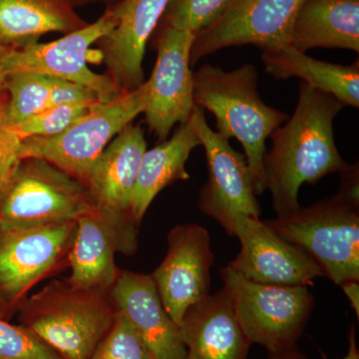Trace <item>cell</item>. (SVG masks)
<instances>
[{"label":"cell","mask_w":359,"mask_h":359,"mask_svg":"<svg viewBox=\"0 0 359 359\" xmlns=\"http://www.w3.org/2000/svg\"><path fill=\"white\" fill-rule=\"evenodd\" d=\"M344 107L330 94L299 83L294 114L271 134L273 146L264 158L266 190L278 218L301 209L299 192L304 184L314 185L351 167L334 141V119Z\"/></svg>","instance_id":"obj_1"},{"label":"cell","mask_w":359,"mask_h":359,"mask_svg":"<svg viewBox=\"0 0 359 359\" xmlns=\"http://www.w3.org/2000/svg\"><path fill=\"white\" fill-rule=\"evenodd\" d=\"M257 78L256 67L250 63L231 71L204 65L193 73V98L196 106L215 116L217 133L240 142L255 193L259 196L266 191L264 173L266 139L289 116L262 100Z\"/></svg>","instance_id":"obj_2"},{"label":"cell","mask_w":359,"mask_h":359,"mask_svg":"<svg viewBox=\"0 0 359 359\" xmlns=\"http://www.w3.org/2000/svg\"><path fill=\"white\" fill-rule=\"evenodd\" d=\"M116 313L110 290L52 282L25 302L22 327L62 359H90Z\"/></svg>","instance_id":"obj_3"},{"label":"cell","mask_w":359,"mask_h":359,"mask_svg":"<svg viewBox=\"0 0 359 359\" xmlns=\"http://www.w3.org/2000/svg\"><path fill=\"white\" fill-rule=\"evenodd\" d=\"M150 101V84L124 92L109 102L94 104L89 112L62 133L29 137L21 141L20 157L39 158L63 170L86 186L96 160L113 139L137 116L145 112Z\"/></svg>","instance_id":"obj_4"},{"label":"cell","mask_w":359,"mask_h":359,"mask_svg":"<svg viewBox=\"0 0 359 359\" xmlns=\"http://www.w3.org/2000/svg\"><path fill=\"white\" fill-rule=\"evenodd\" d=\"M96 205L79 180L47 161L25 158L0 190V231L76 222Z\"/></svg>","instance_id":"obj_5"},{"label":"cell","mask_w":359,"mask_h":359,"mask_svg":"<svg viewBox=\"0 0 359 359\" xmlns=\"http://www.w3.org/2000/svg\"><path fill=\"white\" fill-rule=\"evenodd\" d=\"M221 276L250 344L271 354L294 348L314 308L308 287L252 282L231 266L222 269Z\"/></svg>","instance_id":"obj_6"},{"label":"cell","mask_w":359,"mask_h":359,"mask_svg":"<svg viewBox=\"0 0 359 359\" xmlns=\"http://www.w3.org/2000/svg\"><path fill=\"white\" fill-rule=\"evenodd\" d=\"M266 223L313 257L337 285L359 282V210L337 194Z\"/></svg>","instance_id":"obj_7"},{"label":"cell","mask_w":359,"mask_h":359,"mask_svg":"<svg viewBox=\"0 0 359 359\" xmlns=\"http://www.w3.org/2000/svg\"><path fill=\"white\" fill-rule=\"evenodd\" d=\"M117 25L112 7L92 25L67 33L49 43H33L22 48H9L7 73L32 72L60 78L87 87L101 102H109L124 91L107 75L97 74L87 59L91 45L109 34Z\"/></svg>","instance_id":"obj_8"},{"label":"cell","mask_w":359,"mask_h":359,"mask_svg":"<svg viewBox=\"0 0 359 359\" xmlns=\"http://www.w3.org/2000/svg\"><path fill=\"white\" fill-rule=\"evenodd\" d=\"M192 116L209 172V179L200 190L201 211L233 236L238 215L259 219L262 214L247 158L231 147L230 139L211 129L204 110L196 106Z\"/></svg>","instance_id":"obj_9"},{"label":"cell","mask_w":359,"mask_h":359,"mask_svg":"<svg viewBox=\"0 0 359 359\" xmlns=\"http://www.w3.org/2000/svg\"><path fill=\"white\" fill-rule=\"evenodd\" d=\"M306 0H233L217 20L196 33L191 65L222 49L252 44L261 50L290 45L292 26Z\"/></svg>","instance_id":"obj_10"},{"label":"cell","mask_w":359,"mask_h":359,"mask_svg":"<svg viewBox=\"0 0 359 359\" xmlns=\"http://www.w3.org/2000/svg\"><path fill=\"white\" fill-rule=\"evenodd\" d=\"M138 226L130 215L98 205L80 217L67 257L68 282L83 289H112L121 273L116 266V252L130 256L136 252Z\"/></svg>","instance_id":"obj_11"},{"label":"cell","mask_w":359,"mask_h":359,"mask_svg":"<svg viewBox=\"0 0 359 359\" xmlns=\"http://www.w3.org/2000/svg\"><path fill=\"white\" fill-rule=\"evenodd\" d=\"M212 264L207 229L194 223L172 229L166 257L151 276L163 306L178 327L189 309L210 294Z\"/></svg>","instance_id":"obj_12"},{"label":"cell","mask_w":359,"mask_h":359,"mask_svg":"<svg viewBox=\"0 0 359 359\" xmlns=\"http://www.w3.org/2000/svg\"><path fill=\"white\" fill-rule=\"evenodd\" d=\"M75 233L76 222L0 231V297L18 302L55 271L68 257Z\"/></svg>","instance_id":"obj_13"},{"label":"cell","mask_w":359,"mask_h":359,"mask_svg":"<svg viewBox=\"0 0 359 359\" xmlns=\"http://www.w3.org/2000/svg\"><path fill=\"white\" fill-rule=\"evenodd\" d=\"M233 236L242 249L229 266L252 282L309 287L325 276L313 257L280 237L266 222L238 215Z\"/></svg>","instance_id":"obj_14"},{"label":"cell","mask_w":359,"mask_h":359,"mask_svg":"<svg viewBox=\"0 0 359 359\" xmlns=\"http://www.w3.org/2000/svg\"><path fill=\"white\" fill-rule=\"evenodd\" d=\"M195 33L160 28L157 60L150 84V101L145 110L149 129L167 140L175 125L190 119L196 105L193 98L191 49Z\"/></svg>","instance_id":"obj_15"},{"label":"cell","mask_w":359,"mask_h":359,"mask_svg":"<svg viewBox=\"0 0 359 359\" xmlns=\"http://www.w3.org/2000/svg\"><path fill=\"white\" fill-rule=\"evenodd\" d=\"M170 0H122L113 6L117 25L99 40L104 63L113 81L124 92L144 82L146 46L157 29Z\"/></svg>","instance_id":"obj_16"},{"label":"cell","mask_w":359,"mask_h":359,"mask_svg":"<svg viewBox=\"0 0 359 359\" xmlns=\"http://www.w3.org/2000/svg\"><path fill=\"white\" fill-rule=\"evenodd\" d=\"M115 308L140 335L153 359H185L180 328L170 318L151 275L121 271L110 290Z\"/></svg>","instance_id":"obj_17"},{"label":"cell","mask_w":359,"mask_h":359,"mask_svg":"<svg viewBox=\"0 0 359 359\" xmlns=\"http://www.w3.org/2000/svg\"><path fill=\"white\" fill-rule=\"evenodd\" d=\"M179 328L185 359H248L252 344L224 289L191 306Z\"/></svg>","instance_id":"obj_18"},{"label":"cell","mask_w":359,"mask_h":359,"mask_svg":"<svg viewBox=\"0 0 359 359\" xmlns=\"http://www.w3.org/2000/svg\"><path fill=\"white\" fill-rule=\"evenodd\" d=\"M146 150L144 130L132 123L104 149L86 182L98 207L130 215L132 193Z\"/></svg>","instance_id":"obj_19"},{"label":"cell","mask_w":359,"mask_h":359,"mask_svg":"<svg viewBox=\"0 0 359 359\" xmlns=\"http://www.w3.org/2000/svg\"><path fill=\"white\" fill-rule=\"evenodd\" d=\"M199 146V135L191 116L188 121L180 124L171 139L146 150L130 203V215L138 226L161 191L175 182L190 178L186 163Z\"/></svg>","instance_id":"obj_20"},{"label":"cell","mask_w":359,"mask_h":359,"mask_svg":"<svg viewBox=\"0 0 359 359\" xmlns=\"http://www.w3.org/2000/svg\"><path fill=\"white\" fill-rule=\"evenodd\" d=\"M290 46L301 52H359V0H306L295 16Z\"/></svg>","instance_id":"obj_21"},{"label":"cell","mask_w":359,"mask_h":359,"mask_svg":"<svg viewBox=\"0 0 359 359\" xmlns=\"http://www.w3.org/2000/svg\"><path fill=\"white\" fill-rule=\"evenodd\" d=\"M268 74L278 80L297 77L313 88L335 97L344 106L359 107V65L346 66L309 57L290 45L262 50Z\"/></svg>","instance_id":"obj_22"},{"label":"cell","mask_w":359,"mask_h":359,"mask_svg":"<svg viewBox=\"0 0 359 359\" xmlns=\"http://www.w3.org/2000/svg\"><path fill=\"white\" fill-rule=\"evenodd\" d=\"M87 25L66 0H0V43L22 48L49 32L70 33Z\"/></svg>","instance_id":"obj_23"},{"label":"cell","mask_w":359,"mask_h":359,"mask_svg":"<svg viewBox=\"0 0 359 359\" xmlns=\"http://www.w3.org/2000/svg\"><path fill=\"white\" fill-rule=\"evenodd\" d=\"M7 121L13 128L48 108L50 81L49 76L39 73L14 72L8 75Z\"/></svg>","instance_id":"obj_24"},{"label":"cell","mask_w":359,"mask_h":359,"mask_svg":"<svg viewBox=\"0 0 359 359\" xmlns=\"http://www.w3.org/2000/svg\"><path fill=\"white\" fill-rule=\"evenodd\" d=\"M233 0H170L158 28L199 32L218 20Z\"/></svg>","instance_id":"obj_25"},{"label":"cell","mask_w":359,"mask_h":359,"mask_svg":"<svg viewBox=\"0 0 359 359\" xmlns=\"http://www.w3.org/2000/svg\"><path fill=\"white\" fill-rule=\"evenodd\" d=\"M90 359H153L140 335L120 311Z\"/></svg>","instance_id":"obj_26"},{"label":"cell","mask_w":359,"mask_h":359,"mask_svg":"<svg viewBox=\"0 0 359 359\" xmlns=\"http://www.w3.org/2000/svg\"><path fill=\"white\" fill-rule=\"evenodd\" d=\"M91 106L86 104H72L47 108L13 130L21 139L55 136L62 133L80 118L86 115Z\"/></svg>","instance_id":"obj_27"},{"label":"cell","mask_w":359,"mask_h":359,"mask_svg":"<svg viewBox=\"0 0 359 359\" xmlns=\"http://www.w3.org/2000/svg\"><path fill=\"white\" fill-rule=\"evenodd\" d=\"M0 359H62L30 330L0 318Z\"/></svg>","instance_id":"obj_28"},{"label":"cell","mask_w":359,"mask_h":359,"mask_svg":"<svg viewBox=\"0 0 359 359\" xmlns=\"http://www.w3.org/2000/svg\"><path fill=\"white\" fill-rule=\"evenodd\" d=\"M8 98L0 94V190L6 185L20 162V151L22 139L7 121Z\"/></svg>","instance_id":"obj_29"},{"label":"cell","mask_w":359,"mask_h":359,"mask_svg":"<svg viewBox=\"0 0 359 359\" xmlns=\"http://www.w3.org/2000/svg\"><path fill=\"white\" fill-rule=\"evenodd\" d=\"M50 93H49L48 108L59 105H72V104H86L94 105L101 102L98 96L92 90L82 85L49 76Z\"/></svg>","instance_id":"obj_30"},{"label":"cell","mask_w":359,"mask_h":359,"mask_svg":"<svg viewBox=\"0 0 359 359\" xmlns=\"http://www.w3.org/2000/svg\"><path fill=\"white\" fill-rule=\"evenodd\" d=\"M340 174H341V186L337 195L349 204L359 207L358 165H351L348 169Z\"/></svg>","instance_id":"obj_31"},{"label":"cell","mask_w":359,"mask_h":359,"mask_svg":"<svg viewBox=\"0 0 359 359\" xmlns=\"http://www.w3.org/2000/svg\"><path fill=\"white\" fill-rule=\"evenodd\" d=\"M340 287L344 290V294H346L347 299L351 302V308L355 311L356 316L359 318V285L358 282L355 280H351V282H346L342 283Z\"/></svg>","instance_id":"obj_32"},{"label":"cell","mask_w":359,"mask_h":359,"mask_svg":"<svg viewBox=\"0 0 359 359\" xmlns=\"http://www.w3.org/2000/svg\"><path fill=\"white\" fill-rule=\"evenodd\" d=\"M321 358L328 359L323 351H320ZM344 359H359V349L358 344H356L355 328L351 325V330L348 334V351Z\"/></svg>","instance_id":"obj_33"},{"label":"cell","mask_w":359,"mask_h":359,"mask_svg":"<svg viewBox=\"0 0 359 359\" xmlns=\"http://www.w3.org/2000/svg\"><path fill=\"white\" fill-rule=\"evenodd\" d=\"M11 47L0 43V94L6 91V84L8 73L6 70V56Z\"/></svg>","instance_id":"obj_34"},{"label":"cell","mask_w":359,"mask_h":359,"mask_svg":"<svg viewBox=\"0 0 359 359\" xmlns=\"http://www.w3.org/2000/svg\"><path fill=\"white\" fill-rule=\"evenodd\" d=\"M269 359H306L297 349L292 348V351H285V353L271 354Z\"/></svg>","instance_id":"obj_35"},{"label":"cell","mask_w":359,"mask_h":359,"mask_svg":"<svg viewBox=\"0 0 359 359\" xmlns=\"http://www.w3.org/2000/svg\"><path fill=\"white\" fill-rule=\"evenodd\" d=\"M4 299L0 297V318H2V316H4Z\"/></svg>","instance_id":"obj_36"}]
</instances>
